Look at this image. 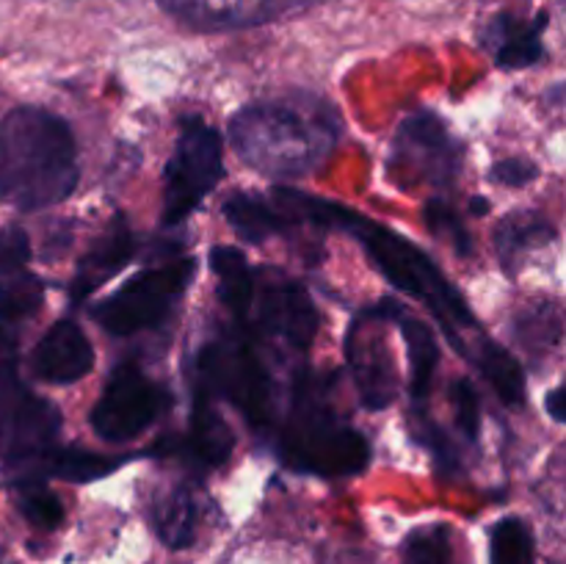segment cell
<instances>
[{
  "instance_id": "cell-3",
  "label": "cell",
  "mask_w": 566,
  "mask_h": 564,
  "mask_svg": "<svg viewBox=\"0 0 566 564\" xmlns=\"http://www.w3.org/2000/svg\"><path fill=\"white\" fill-rule=\"evenodd\" d=\"M81 180L77 142L59 114L20 105L0 122V202L20 210L59 205Z\"/></svg>"
},
{
  "instance_id": "cell-4",
  "label": "cell",
  "mask_w": 566,
  "mask_h": 564,
  "mask_svg": "<svg viewBox=\"0 0 566 564\" xmlns=\"http://www.w3.org/2000/svg\"><path fill=\"white\" fill-rule=\"evenodd\" d=\"M280 453L293 470L326 479L357 476L370 462L365 435L337 415L324 385L313 376H302L296 382L291 409L280 431Z\"/></svg>"
},
{
  "instance_id": "cell-1",
  "label": "cell",
  "mask_w": 566,
  "mask_h": 564,
  "mask_svg": "<svg viewBox=\"0 0 566 564\" xmlns=\"http://www.w3.org/2000/svg\"><path fill=\"white\" fill-rule=\"evenodd\" d=\"M274 202L285 210L291 221H307V224L335 227V230L348 232V236L365 249L370 263H374L398 291H403L407 296L426 304V307L434 313V318L440 321L448 341H451L459 352L468 354V343H464L462 332L479 330V321H475L473 310L468 307L462 293L446 280L440 265H437L423 249L415 247L412 241L398 236L390 227L376 224V221L359 216L357 210L343 208V205L337 202L307 197V194L291 191V188H280Z\"/></svg>"
},
{
  "instance_id": "cell-35",
  "label": "cell",
  "mask_w": 566,
  "mask_h": 564,
  "mask_svg": "<svg viewBox=\"0 0 566 564\" xmlns=\"http://www.w3.org/2000/svg\"><path fill=\"white\" fill-rule=\"evenodd\" d=\"M470 208H473V213H479V216H484L486 210H490V202H486V199H473V202H470Z\"/></svg>"
},
{
  "instance_id": "cell-30",
  "label": "cell",
  "mask_w": 566,
  "mask_h": 564,
  "mask_svg": "<svg viewBox=\"0 0 566 564\" xmlns=\"http://www.w3.org/2000/svg\"><path fill=\"white\" fill-rule=\"evenodd\" d=\"M31 258V241L28 232L17 224L0 227V276H9L22 271V265Z\"/></svg>"
},
{
  "instance_id": "cell-13",
  "label": "cell",
  "mask_w": 566,
  "mask_h": 564,
  "mask_svg": "<svg viewBox=\"0 0 566 564\" xmlns=\"http://www.w3.org/2000/svg\"><path fill=\"white\" fill-rule=\"evenodd\" d=\"M547 11H539L534 20L501 11L481 31V44L490 50L501 70H525L545 55L542 31L547 28Z\"/></svg>"
},
{
  "instance_id": "cell-32",
  "label": "cell",
  "mask_w": 566,
  "mask_h": 564,
  "mask_svg": "<svg viewBox=\"0 0 566 564\" xmlns=\"http://www.w3.org/2000/svg\"><path fill=\"white\" fill-rule=\"evenodd\" d=\"M415 437H418L420 442H426L440 462H448L457 468V459H459L457 448L448 442V437L442 435V429L434 424V420L426 418L423 409H415Z\"/></svg>"
},
{
  "instance_id": "cell-12",
  "label": "cell",
  "mask_w": 566,
  "mask_h": 564,
  "mask_svg": "<svg viewBox=\"0 0 566 564\" xmlns=\"http://www.w3.org/2000/svg\"><path fill=\"white\" fill-rule=\"evenodd\" d=\"M94 368V348L72 318L50 326L31 354V370L48 385H72Z\"/></svg>"
},
{
  "instance_id": "cell-21",
  "label": "cell",
  "mask_w": 566,
  "mask_h": 564,
  "mask_svg": "<svg viewBox=\"0 0 566 564\" xmlns=\"http://www.w3.org/2000/svg\"><path fill=\"white\" fill-rule=\"evenodd\" d=\"M210 269L219 280V299L230 313L247 318L254 296V269L249 265L247 254L235 247L210 249Z\"/></svg>"
},
{
  "instance_id": "cell-10",
  "label": "cell",
  "mask_w": 566,
  "mask_h": 564,
  "mask_svg": "<svg viewBox=\"0 0 566 564\" xmlns=\"http://www.w3.org/2000/svg\"><path fill=\"white\" fill-rule=\"evenodd\" d=\"M462 166V144L431 111H415L398 127L392 144V171H407L412 182L448 186Z\"/></svg>"
},
{
  "instance_id": "cell-27",
  "label": "cell",
  "mask_w": 566,
  "mask_h": 564,
  "mask_svg": "<svg viewBox=\"0 0 566 564\" xmlns=\"http://www.w3.org/2000/svg\"><path fill=\"white\" fill-rule=\"evenodd\" d=\"M426 227H429L437 238L451 241L453 252L462 254V258H468V254L473 252V241H470L468 227L462 224L459 213L446 202V199H429V205H426Z\"/></svg>"
},
{
  "instance_id": "cell-26",
  "label": "cell",
  "mask_w": 566,
  "mask_h": 564,
  "mask_svg": "<svg viewBox=\"0 0 566 564\" xmlns=\"http://www.w3.org/2000/svg\"><path fill=\"white\" fill-rule=\"evenodd\" d=\"M403 564H459L453 556L451 529L440 523L412 531L403 547Z\"/></svg>"
},
{
  "instance_id": "cell-9",
  "label": "cell",
  "mask_w": 566,
  "mask_h": 564,
  "mask_svg": "<svg viewBox=\"0 0 566 564\" xmlns=\"http://www.w3.org/2000/svg\"><path fill=\"white\" fill-rule=\"evenodd\" d=\"M249 315H254L260 330L280 337L298 352L313 346L321 326V313L307 288L276 269L254 271V296Z\"/></svg>"
},
{
  "instance_id": "cell-31",
  "label": "cell",
  "mask_w": 566,
  "mask_h": 564,
  "mask_svg": "<svg viewBox=\"0 0 566 564\" xmlns=\"http://www.w3.org/2000/svg\"><path fill=\"white\" fill-rule=\"evenodd\" d=\"M22 396L17 387V341L0 326V404H14Z\"/></svg>"
},
{
  "instance_id": "cell-25",
  "label": "cell",
  "mask_w": 566,
  "mask_h": 564,
  "mask_svg": "<svg viewBox=\"0 0 566 564\" xmlns=\"http://www.w3.org/2000/svg\"><path fill=\"white\" fill-rule=\"evenodd\" d=\"M534 536L525 520L503 518L490 536V564H531Z\"/></svg>"
},
{
  "instance_id": "cell-5",
  "label": "cell",
  "mask_w": 566,
  "mask_h": 564,
  "mask_svg": "<svg viewBox=\"0 0 566 564\" xmlns=\"http://www.w3.org/2000/svg\"><path fill=\"white\" fill-rule=\"evenodd\" d=\"M193 382L210 398H227L241 409L254 431L271 429L274 382L249 337L221 335L205 343L193 359Z\"/></svg>"
},
{
  "instance_id": "cell-6",
  "label": "cell",
  "mask_w": 566,
  "mask_h": 564,
  "mask_svg": "<svg viewBox=\"0 0 566 564\" xmlns=\"http://www.w3.org/2000/svg\"><path fill=\"white\" fill-rule=\"evenodd\" d=\"M221 175L224 153L219 130L202 116H186L164 171V224L186 221L219 186Z\"/></svg>"
},
{
  "instance_id": "cell-17",
  "label": "cell",
  "mask_w": 566,
  "mask_h": 564,
  "mask_svg": "<svg viewBox=\"0 0 566 564\" xmlns=\"http://www.w3.org/2000/svg\"><path fill=\"white\" fill-rule=\"evenodd\" d=\"M232 448H235V435H232L230 424L213 407V398L208 393L197 390L193 393L188 435L182 440L180 451L191 457L197 464H202V468H219V464L230 459Z\"/></svg>"
},
{
  "instance_id": "cell-2",
  "label": "cell",
  "mask_w": 566,
  "mask_h": 564,
  "mask_svg": "<svg viewBox=\"0 0 566 564\" xmlns=\"http://www.w3.org/2000/svg\"><path fill=\"white\" fill-rule=\"evenodd\" d=\"M241 160L260 175L304 177L324 166L340 138V119L326 100L282 94L247 103L230 119Z\"/></svg>"
},
{
  "instance_id": "cell-19",
  "label": "cell",
  "mask_w": 566,
  "mask_h": 564,
  "mask_svg": "<svg viewBox=\"0 0 566 564\" xmlns=\"http://www.w3.org/2000/svg\"><path fill=\"white\" fill-rule=\"evenodd\" d=\"M224 219L243 241L263 243L276 232H285L293 224L285 210L276 202L258 197V194L238 191L224 202Z\"/></svg>"
},
{
  "instance_id": "cell-22",
  "label": "cell",
  "mask_w": 566,
  "mask_h": 564,
  "mask_svg": "<svg viewBox=\"0 0 566 564\" xmlns=\"http://www.w3.org/2000/svg\"><path fill=\"white\" fill-rule=\"evenodd\" d=\"M479 370L484 374V379L490 382L492 390L497 393L503 404L509 407H520L525 401V370L523 365L517 363L512 352H506L497 343L484 341L479 346V352L470 354Z\"/></svg>"
},
{
  "instance_id": "cell-23",
  "label": "cell",
  "mask_w": 566,
  "mask_h": 564,
  "mask_svg": "<svg viewBox=\"0 0 566 564\" xmlns=\"http://www.w3.org/2000/svg\"><path fill=\"white\" fill-rule=\"evenodd\" d=\"M556 238L551 221L539 213H512L501 227L495 230L497 254H501L503 265L517 260L520 254L539 249Z\"/></svg>"
},
{
  "instance_id": "cell-28",
  "label": "cell",
  "mask_w": 566,
  "mask_h": 564,
  "mask_svg": "<svg viewBox=\"0 0 566 564\" xmlns=\"http://www.w3.org/2000/svg\"><path fill=\"white\" fill-rule=\"evenodd\" d=\"M20 512L31 525L42 531L59 529L64 520V503L44 484H28L20 495Z\"/></svg>"
},
{
  "instance_id": "cell-15",
  "label": "cell",
  "mask_w": 566,
  "mask_h": 564,
  "mask_svg": "<svg viewBox=\"0 0 566 564\" xmlns=\"http://www.w3.org/2000/svg\"><path fill=\"white\" fill-rule=\"evenodd\" d=\"M133 252H136V238H133L130 224H127L125 216L116 213L103 230V236L92 243V249L77 263L75 280L70 288L72 299L83 302V299L92 296L97 288H103L111 276H116L130 263Z\"/></svg>"
},
{
  "instance_id": "cell-34",
  "label": "cell",
  "mask_w": 566,
  "mask_h": 564,
  "mask_svg": "<svg viewBox=\"0 0 566 564\" xmlns=\"http://www.w3.org/2000/svg\"><path fill=\"white\" fill-rule=\"evenodd\" d=\"M564 398H566L564 385H556V387H553V390L547 393V398H545V409H547V415H551V418L556 420V424H564V418H566Z\"/></svg>"
},
{
  "instance_id": "cell-20",
  "label": "cell",
  "mask_w": 566,
  "mask_h": 564,
  "mask_svg": "<svg viewBox=\"0 0 566 564\" xmlns=\"http://www.w3.org/2000/svg\"><path fill=\"white\" fill-rule=\"evenodd\" d=\"M153 525L160 542L171 551H182L197 534V503L186 484H175L160 492L153 503Z\"/></svg>"
},
{
  "instance_id": "cell-8",
  "label": "cell",
  "mask_w": 566,
  "mask_h": 564,
  "mask_svg": "<svg viewBox=\"0 0 566 564\" xmlns=\"http://www.w3.org/2000/svg\"><path fill=\"white\" fill-rule=\"evenodd\" d=\"M169 404L171 396L166 387L149 379L136 359H125L111 370L88 420L97 437L125 442L147 431Z\"/></svg>"
},
{
  "instance_id": "cell-18",
  "label": "cell",
  "mask_w": 566,
  "mask_h": 564,
  "mask_svg": "<svg viewBox=\"0 0 566 564\" xmlns=\"http://www.w3.org/2000/svg\"><path fill=\"white\" fill-rule=\"evenodd\" d=\"M20 462H31L44 476H59L64 481L86 484V481L111 476L127 462V457H108V453L86 451V448H42V451L22 457Z\"/></svg>"
},
{
  "instance_id": "cell-33",
  "label": "cell",
  "mask_w": 566,
  "mask_h": 564,
  "mask_svg": "<svg viewBox=\"0 0 566 564\" xmlns=\"http://www.w3.org/2000/svg\"><path fill=\"white\" fill-rule=\"evenodd\" d=\"M539 177V166L528 158H503L492 166V180L509 188H523Z\"/></svg>"
},
{
  "instance_id": "cell-29",
  "label": "cell",
  "mask_w": 566,
  "mask_h": 564,
  "mask_svg": "<svg viewBox=\"0 0 566 564\" xmlns=\"http://www.w3.org/2000/svg\"><path fill=\"white\" fill-rule=\"evenodd\" d=\"M453 398V415H457V426L470 442H479L481 437V398L479 390H475L473 382L468 376L453 382L451 387Z\"/></svg>"
},
{
  "instance_id": "cell-16",
  "label": "cell",
  "mask_w": 566,
  "mask_h": 564,
  "mask_svg": "<svg viewBox=\"0 0 566 564\" xmlns=\"http://www.w3.org/2000/svg\"><path fill=\"white\" fill-rule=\"evenodd\" d=\"M381 315L385 321H396L401 326V335L407 341V354H409V393H412L415 401H426L431 390V382H434L437 365H440V346H437V337L431 332V326L426 321H420L418 315L403 313V307L392 299L379 302Z\"/></svg>"
},
{
  "instance_id": "cell-7",
  "label": "cell",
  "mask_w": 566,
  "mask_h": 564,
  "mask_svg": "<svg viewBox=\"0 0 566 564\" xmlns=\"http://www.w3.org/2000/svg\"><path fill=\"white\" fill-rule=\"evenodd\" d=\"M197 271L193 258H175L142 271L119 288L114 296L94 307V321L111 335H136L160 324Z\"/></svg>"
},
{
  "instance_id": "cell-11",
  "label": "cell",
  "mask_w": 566,
  "mask_h": 564,
  "mask_svg": "<svg viewBox=\"0 0 566 564\" xmlns=\"http://www.w3.org/2000/svg\"><path fill=\"white\" fill-rule=\"evenodd\" d=\"M379 310H365L346 335V359L359 387V398L376 412L390 407L396 398V365L379 332Z\"/></svg>"
},
{
  "instance_id": "cell-14",
  "label": "cell",
  "mask_w": 566,
  "mask_h": 564,
  "mask_svg": "<svg viewBox=\"0 0 566 564\" xmlns=\"http://www.w3.org/2000/svg\"><path fill=\"white\" fill-rule=\"evenodd\" d=\"M158 6L197 31H241L271 20L280 0H158Z\"/></svg>"
},
{
  "instance_id": "cell-24",
  "label": "cell",
  "mask_w": 566,
  "mask_h": 564,
  "mask_svg": "<svg viewBox=\"0 0 566 564\" xmlns=\"http://www.w3.org/2000/svg\"><path fill=\"white\" fill-rule=\"evenodd\" d=\"M44 299V282L39 276L14 271L0 280V321L17 324L39 310Z\"/></svg>"
}]
</instances>
